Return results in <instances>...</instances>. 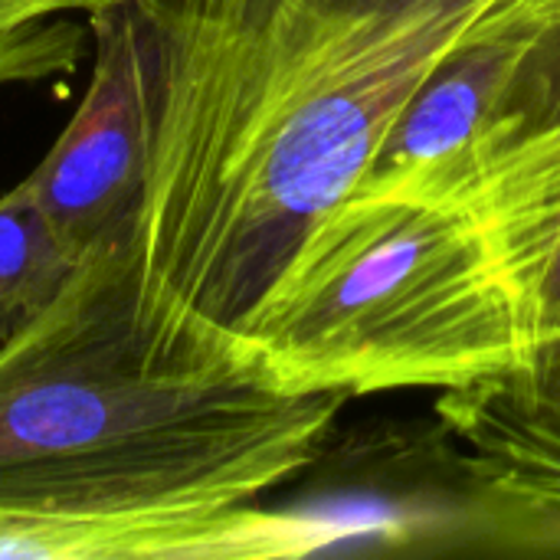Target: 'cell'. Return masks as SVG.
Segmentation results:
<instances>
[{
  "label": "cell",
  "mask_w": 560,
  "mask_h": 560,
  "mask_svg": "<svg viewBox=\"0 0 560 560\" xmlns=\"http://www.w3.org/2000/svg\"><path fill=\"white\" fill-rule=\"evenodd\" d=\"M518 0H128L148 171L144 299L236 338L433 72Z\"/></svg>",
  "instance_id": "6da1fadb"
},
{
  "label": "cell",
  "mask_w": 560,
  "mask_h": 560,
  "mask_svg": "<svg viewBox=\"0 0 560 560\" xmlns=\"http://www.w3.org/2000/svg\"><path fill=\"white\" fill-rule=\"evenodd\" d=\"M345 394H292L230 335L151 302L131 243L85 253L0 338V512L213 518L299 479Z\"/></svg>",
  "instance_id": "7a4b0ae2"
},
{
  "label": "cell",
  "mask_w": 560,
  "mask_h": 560,
  "mask_svg": "<svg viewBox=\"0 0 560 560\" xmlns=\"http://www.w3.org/2000/svg\"><path fill=\"white\" fill-rule=\"evenodd\" d=\"M236 341L282 390L345 397L463 387L532 348L469 200L381 171L305 230Z\"/></svg>",
  "instance_id": "3957f363"
},
{
  "label": "cell",
  "mask_w": 560,
  "mask_h": 560,
  "mask_svg": "<svg viewBox=\"0 0 560 560\" xmlns=\"http://www.w3.org/2000/svg\"><path fill=\"white\" fill-rule=\"evenodd\" d=\"M466 532L492 551L560 555V338L440 390Z\"/></svg>",
  "instance_id": "277c9868"
},
{
  "label": "cell",
  "mask_w": 560,
  "mask_h": 560,
  "mask_svg": "<svg viewBox=\"0 0 560 560\" xmlns=\"http://www.w3.org/2000/svg\"><path fill=\"white\" fill-rule=\"evenodd\" d=\"M92 69L75 115L20 180L82 259L131 243L148 171V82L138 20L128 0L85 13Z\"/></svg>",
  "instance_id": "5b68a950"
},
{
  "label": "cell",
  "mask_w": 560,
  "mask_h": 560,
  "mask_svg": "<svg viewBox=\"0 0 560 560\" xmlns=\"http://www.w3.org/2000/svg\"><path fill=\"white\" fill-rule=\"evenodd\" d=\"M226 515L190 522H56L0 512V560H217Z\"/></svg>",
  "instance_id": "8992f818"
},
{
  "label": "cell",
  "mask_w": 560,
  "mask_h": 560,
  "mask_svg": "<svg viewBox=\"0 0 560 560\" xmlns=\"http://www.w3.org/2000/svg\"><path fill=\"white\" fill-rule=\"evenodd\" d=\"M75 262L23 184L0 194V338L49 305Z\"/></svg>",
  "instance_id": "52a82bcc"
},
{
  "label": "cell",
  "mask_w": 560,
  "mask_h": 560,
  "mask_svg": "<svg viewBox=\"0 0 560 560\" xmlns=\"http://www.w3.org/2000/svg\"><path fill=\"white\" fill-rule=\"evenodd\" d=\"M102 3L112 0H0V92L66 82L92 46L75 16Z\"/></svg>",
  "instance_id": "ba28073f"
}]
</instances>
